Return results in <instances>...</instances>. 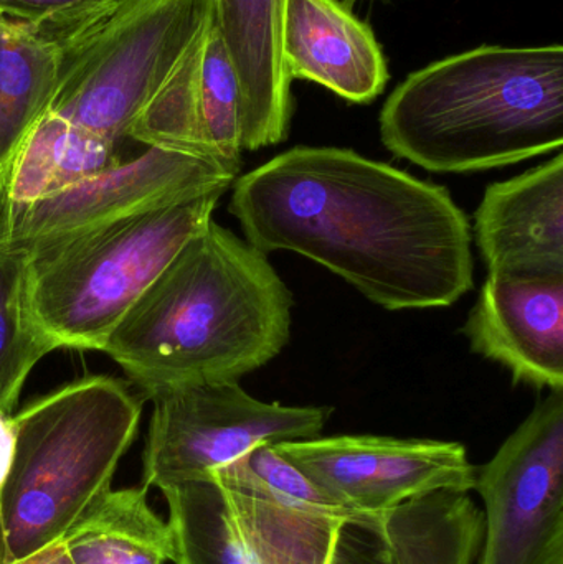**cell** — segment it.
<instances>
[{"label": "cell", "instance_id": "cell-1", "mask_svg": "<svg viewBox=\"0 0 563 564\" xmlns=\"http://www.w3.org/2000/svg\"><path fill=\"white\" fill-rule=\"evenodd\" d=\"M231 187L251 247L307 258L387 311L448 307L475 285L472 227L442 185L350 149L297 145Z\"/></svg>", "mask_w": 563, "mask_h": 564}, {"label": "cell", "instance_id": "cell-2", "mask_svg": "<svg viewBox=\"0 0 563 564\" xmlns=\"http://www.w3.org/2000/svg\"><path fill=\"white\" fill-rule=\"evenodd\" d=\"M293 304L267 254L212 220L145 289L101 351L144 398L240 381L286 347Z\"/></svg>", "mask_w": 563, "mask_h": 564}, {"label": "cell", "instance_id": "cell-3", "mask_svg": "<svg viewBox=\"0 0 563 564\" xmlns=\"http://www.w3.org/2000/svg\"><path fill=\"white\" fill-rule=\"evenodd\" d=\"M379 122L392 154L436 174L561 152L562 45H486L440 59L393 89Z\"/></svg>", "mask_w": 563, "mask_h": 564}, {"label": "cell", "instance_id": "cell-4", "mask_svg": "<svg viewBox=\"0 0 563 564\" xmlns=\"http://www.w3.org/2000/svg\"><path fill=\"white\" fill-rule=\"evenodd\" d=\"M142 401L128 381L98 375L12 416V460L0 489V564L62 542L111 490L138 433Z\"/></svg>", "mask_w": 563, "mask_h": 564}, {"label": "cell", "instance_id": "cell-5", "mask_svg": "<svg viewBox=\"0 0 563 564\" xmlns=\"http://www.w3.org/2000/svg\"><path fill=\"white\" fill-rule=\"evenodd\" d=\"M227 188L29 251L36 317L59 348L101 351L116 325L214 218Z\"/></svg>", "mask_w": 563, "mask_h": 564}, {"label": "cell", "instance_id": "cell-6", "mask_svg": "<svg viewBox=\"0 0 563 564\" xmlns=\"http://www.w3.org/2000/svg\"><path fill=\"white\" fill-rule=\"evenodd\" d=\"M214 13V0H124L69 50L50 112L106 141L128 139Z\"/></svg>", "mask_w": 563, "mask_h": 564}, {"label": "cell", "instance_id": "cell-7", "mask_svg": "<svg viewBox=\"0 0 563 564\" xmlns=\"http://www.w3.org/2000/svg\"><path fill=\"white\" fill-rule=\"evenodd\" d=\"M154 404L144 451V487L165 490L212 480L261 444L314 440L327 406H284L248 394L240 381L187 384L149 398Z\"/></svg>", "mask_w": 563, "mask_h": 564}, {"label": "cell", "instance_id": "cell-8", "mask_svg": "<svg viewBox=\"0 0 563 564\" xmlns=\"http://www.w3.org/2000/svg\"><path fill=\"white\" fill-rule=\"evenodd\" d=\"M238 172L217 159L145 148L52 197L0 207V245L30 251L172 202L228 191Z\"/></svg>", "mask_w": 563, "mask_h": 564}, {"label": "cell", "instance_id": "cell-9", "mask_svg": "<svg viewBox=\"0 0 563 564\" xmlns=\"http://www.w3.org/2000/svg\"><path fill=\"white\" fill-rule=\"evenodd\" d=\"M485 543L476 564H538L563 535V390L535 404L486 466Z\"/></svg>", "mask_w": 563, "mask_h": 564}, {"label": "cell", "instance_id": "cell-10", "mask_svg": "<svg viewBox=\"0 0 563 564\" xmlns=\"http://www.w3.org/2000/svg\"><path fill=\"white\" fill-rule=\"evenodd\" d=\"M274 449L354 512H383L433 490L472 492L478 469L465 446L450 441L320 436L274 444Z\"/></svg>", "mask_w": 563, "mask_h": 564}, {"label": "cell", "instance_id": "cell-11", "mask_svg": "<svg viewBox=\"0 0 563 564\" xmlns=\"http://www.w3.org/2000/svg\"><path fill=\"white\" fill-rule=\"evenodd\" d=\"M218 484L248 564H331L354 513L317 489L273 444L221 467Z\"/></svg>", "mask_w": 563, "mask_h": 564}, {"label": "cell", "instance_id": "cell-12", "mask_svg": "<svg viewBox=\"0 0 563 564\" xmlns=\"http://www.w3.org/2000/svg\"><path fill=\"white\" fill-rule=\"evenodd\" d=\"M463 332L516 383L563 390V276L489 274Z\"/></svg>", "mask_w": 563, "mask_h": 564}, {"label": "cell", "instance_id": "cell-13", "mask_svg": "<svg viewBox=\"0 0 563 564\" xmlns=\"http://www.w3.org/2000/svg\"><path fill=\"white\" fill-rule=\"evenodd\" d=\"M475 240L489 274L563 276V154L486 188Z\"/></svg>", "mask_w": 563, "mask_h": 564}, {"label": "cell", "instance_id": "cell-14", "mask_svg": "<svg viewBox=\"0 0 563 564\" xmlns=\"http://www.w3.org/2000/svg\"><path fill=\"white\" fill-rule=\"evenodd\" d=\"M281 58L290 82L317 83L350 102L373 101L389 82L372 29L337 0H286Z\"/></svg>", "mask_w": 563, "mask_h": 564}, {"label": "cell", "instance_id": "cell-15", "mask_svg": "<svg viewBox=\"0 0 563 564\" xmlns=\"http://www.w3.org/2000/svg\"><path fill=\"white\" fill-rule=\"evenodd\" d=\"M286 0H214V20L241 89L243 151L277 145L291 121V82L281 58Z\"/></svg>", "mask_w": 563, "mask_h": 564}, {"label": "cell", "instance_id": "cell-16", "mask_svg": "<svg viewBox=\"0 0 563 564\" xmlns=\"http://www.w3.org/2000/svg\"><path fill=\"white\" fill-rule=\"evenodd\" d=\"M79 36L66 39L0 19V184L52 108Z\"/></svg>", "mask_w": 563, "mask_h": 564}, {"label": "cell", "instance_id": "cell-17", "mask_svg": "<svg viewBox=\"0 0 563 564\" xmlns=\"http://www.w3.org/2000/svg\"><path fill=\"white\" fill-rule=\"evenodd\" d=\"M469 492L442 489L379 513L393 564H476L485 512Z\"/></svg>", "mask_w": 563, "mask_h": 564}, {"label": "cell", "instance_id": "cell-18", "mask_svg": "<svg viewBox=\"0 0 563 564\" xmlns=\"http://www.w3.org/2000/svg\"><path fill=\"white\" fill-rule=\"evenodd\" d=\"M121 161L118 144L46 112L0 184V207L59 194Z\"/></svg>", "mask_w": 563, "mask_h": 564}, {"label": "cell", "instance_id": "cell-19", "mask_svg": "<svg viewBox=\"0 0 563 564\" xmlns=\"http://www.w3.org/2000/svg\"><path fill=\"white\" fill-rule=\"evenodd\" d=\"M148 487L109 490L62 540L73 564H165L171 527L148 503Z\"/></svg>", "mask_w": 563, "mask_h": 564}, {"label": "cell", "instance_id": "cell-20", "mask_svg": "<svg viewBox=\"0 0 563 564\" xmlns=\"http://www.w3.org/2000/svg\"><path fill=\"white\" fill-rule=\"evenodd\" d=\"M58 344L35 314L29 251L0 245V411L13 416L30 371Z\"/></svg>", "mask_w": 563, "mask_h": 564}, {"label": "cell", "instance_id": "cell-21", "mask_svg": "<svg viewBox=\"0 0 563 564\" xmlns=\"http://www.w3.org/2000/svg\"><path fill=\"white\" fill-rule=\"evenodd\" d=\"M198 131L208 158L241 167V89L214 13L202 39L195 88Z\"/></svg>", "mask_w": 563, "mask_h": 564}, {"label": "cell", "instance_id": "cell-22", "mask_svg": "<svg viewBox=\"0 0 563 564\" xmlns=\"http://www.w3.org/2000/svg\"><path fill=\"white\" fill-rule=\"evenodd\" d=\"M124 0H0V19L52 35L79 36Z\"/></svg>", "mask_w": 563, "mask_h": 564}, {"label": "cell", "instance_id": "cell-23", "mask_svg": "<svg viewBox=\"0 0 563 564\" xmlns=\"http://www.w3.org/2000/svg\"><path fill=\"white\" fill-rule=\"evenodd\" d=\"M13 453V423L12 416L0 411V489L6 482Z\"/></svg>", "mask_w": 563, "mask_h": 564}, {"label": "cell", "instance_id": "cell-24", "mask_svg": "<svg viewBox=\"0 0 563 564\" xmlns=\"http://www.w3.org/2000/svg\"><path fill=\"white\" fill-rule=\"evenodd\" d=\"M12 564H73L69 562L68 555H66L65 546L62 542L55 543V545L48 546V549L40 550V552L33 553L29 558L20 560Z\"/></svg>", "mask_w": 563, "mask_h": 564}, {"label": "cell", "instance_id": "cell-25", "mask_svg": "<svg viewBox=\"0 0 563 564\" xmlns=\"http://www.w3.org/2000/svg\"><path fill=\"white\" fill-rule=\"evenodd\" d=\"M538 564H563V535H559L545 550Z\"/></svg>", "mask_w": 563, "mask_h": 564}, {"label": "cell", "instance_id": "cell-26", "mask_svg": "<svg viewBox=\"0 0 563 564\" xmlns=\"http://www.w3.org/2000/svg\"><path fill=\"white\" fill-rule=\"evenodd\" d=\"M337 2L340 3V6L347 7V9H350V7L354 6V3L359 2V0H337Z\"/></svg>", "mask_w": 563, "mask_h": 564}]
</instances>
